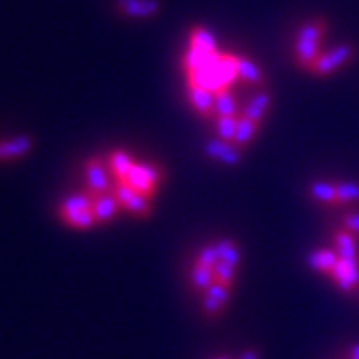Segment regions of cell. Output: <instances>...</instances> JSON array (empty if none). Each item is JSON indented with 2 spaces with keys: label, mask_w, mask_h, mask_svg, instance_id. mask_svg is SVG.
Here are the masks:
<instances>
[{
  "label": "cell",
  "mask_w": 359,
  "mask_h": 359,
  "mask_svg": "<svg viewBox=\"0 0 359 359\" xmlns=\"http://www.w3.org/2000/svg\"><path fill=\"white\" fill-rule=\"evenodd\" d=\"M122 208L118 204V200H116L114 192H108L102 194V196H98L96 200H94V205H92V214H94V218H96V224L100 226V224H108V222H112V219L118 216V212H120Z\"/></svg>",
  "instance_id": "7c38bea8"
},
{
  "label": "cell",
  "mask_w": 359,
  "mask_h": 359,
  "mask_svg": "<svg viewBox=\"0 0 359 359\" xmlns=\"http://www.w3.org/2000/svg\"><path fill=\"white\" fill-rule=\"evenodd\" d=\"M94 200H96V196H92L90 192H78L72 194V196H68V198H65V200L58 204V218L62 219L66 218V216L78 214V212L92 210Z\"/></svg>",
  "instance_id": "5bb4252c"
},
{
  "label": "cell",
  "mask_w": 359,
  "mask_h": 359,
  "mask_svg": "<svg viewBox=\"0 0 359 359\" xmlns=\"http://www.w3.org/2000/svg\"><path fill=\"white\" fill-rule=\"evenodd\" d=\"M238 359H259V351L250 347V349L242 351V353H240V358H238Z\"/></svg>",
  "instance_id": "1f68e13d"
},
{
  "label": "cell",
  "mask_w": 359,
  "mask_h": 359,
  "mask_svg": "<svg viewBox=\"0 0 359 359\" xmlns=\"http://www.w3.org/2000/svg\"><path fill=\"white\" fill-rule=\"evenodd\" d=\"M236 276H238V268H231L228 264H222V262H219L218 266L214 268V278H216V282L224 283V285H228V287H233Z\"/></svg>",
  "instance_id": "f546056e"
},
{
  "label": "cell",
  "mask_w": 359,
  "mask_h": 359,
  "mask_svg": "<svg viewBox=\"0 0 359 359\" xmlns=\"http://www.w3.org/2000/svg\"><path fill=\"white\" fill-rule=\"evenodd\" d=\"M118 13L130 18H150L162 11L160 0H116Z\"/></svg>",
  "instance_id": "9c48e42d"
},
{
  "label": "cell",
  "mask_w": 359,
  "mask_h": 359,
  "mask_svg": "<svg viewBox=\"0 0 359 359\" xmlns=\"http://www.w3.org/2000/svg\"><path fill=\"white\" fill-rule=\"evenodd\" d=\"M353 54H355L353 44L341 42L332 50L321 52L320 56L316 58V62L308 68V72L313 74V76H330V74L337 72L339 68H344L353 58Z\"/></svg>",
  "instance_id": "3957f363"
},
{
  "label": "cell",
  "mask_w": 359,
  "mask_h": 359,
  "mask_svg": "<svg viewBox=\"0 0 359 359\" xmlns=\"http://www.w3.org/2000/svg\"><path fill=\"white\" fill-rule=\"evenodd\" d=\"M309 196L318 204L335 205L337 204V188H335V182H327V180H316V182H311Z\"/></svg>",
  "instance_id": "ac0fdd59"
},
{
  "label": "cell",
  "mask_w": 359,
  "mask_h": 359,
  "mask_svg": "<svg viewBox=\"0 0 359 359\" xmlns=\"http://www.w3.org/2000/svg\"><path fill=\"white\" fill-rule=\"evenodd\" d=\"M194 264H200V266H205V268H216L219 264V250L218 242H212V244L204 245L198 256L194 259Z\"/></svg>",
  "instance_id": "f1b7e54d"
},
{
  "label": "cell",
  "mask_w": 359,
  "mask_h": 359,
  "mask_svg": "<svg viewBox=\"0 0 359 359\" xmlns=\"http://www.w3.org/2000/svg\"><path fill=\"white\" fill-rule=\"evenodd\" d=\"M219 56V52H208L202 50V48H194L190 46L186 54H184V58H182V66H184V70H186V74L190 76L194 72H198V70H202L205 66L210 65V62H214L216 58Z\"/></svg>",
  "instance_id": "9a60e30c"
},
{
  "label": "cell",
  "mask_w": 359,
  "mask_h": 359,
  "mask_svg": "<svg viewBox=\"0 0 359 359\" xmlns=\"http://www.w3.org/2000/svg\"><path fill=\"white\" fill-rule=\"evenodd\" d=\"M240 116H218L216 118V136L226 142H233L236 130H238Z\"/></svg>",
  "instance_id": "4316f807"
},
{
  "label": "cell",
  "mask_w": 359,
  "mask_h": 359,
  "mask_svg": "<svg viewBox=\"0 0 359 359\" xmlns=\"http://www.w3.org/2000/svg\"><path fill=\"white\" fill-rule=\"evenodd\" d=\"M204 152L208 158L216 160L224 166H238L244 160V150L236 146L233 142H226L222 138H210L204 144Z\"/></svg>",
  "instance_id": "8992f818"
},
{
  "label": "cell",
  "mask_w": 359,
  "mask_h": 359,
  "mask_svg": "<svg viewBox=\"0 0 359 359\" xmlns=\"http://www.w3.org/2000/svg\"><path fill=\"white\" fill-rule=\"evenodd\" d=\"M112 192H114L116 200H118V204L122 208V212H128L134 218L140 219H146L152 216V212H154L152 200L144 198L134 188H130L126 182H116Z\"/></svg>",
  "instance_id": "277c9868"
},
{
  "label": "cell",
  "mask_w": 359,
  "mask_h": 359,
  "mask_svg": "<svg viewBox=\"0 0 359 359\" xmlns=\"http://www.w3.org/2000/svg\"><path fill=\"white\" fill-rule=\"evenodd\" d=\"M190 46L208 52H216V36L208 28L194 26L192 32H190Z\"/></svg>",
  "instance_id": "cb8c5ba5"
},
{
  "label": "cell",
  "mask_w": 359,
  "mask_h": 359,
  "mask_svg": "<svg viewBox=\"0 0 359 359\" xmlns=\"http://www.w3.org/2000/svg\"><path fill=\"white\" fill-rule=\"evenodd\" d=\"M236 68H238V80H242L245 84H254V86H264L266 84L264 70L244 54H236Z\"/></svg>",
  "instance_id": "4fadbf2b"
},
{
  "label": "cell",
  "mask_w": 359,
  "mask_h": 359,
  "mask_svg": "<svg viewBox=\"0 0 359 359\" xmlns=\"http://www.w3.org/2000/svg\"><path fill=\"white\" fill-rule=\"evenodd\" d=\"M337 259H339V256L335 250H316L308 256V266L316 271H320V273L330 276L332 269L335 268V264H337Z\"/></svg>",
  "instance_id": "ffe728a7"
},
{
  "label": "cell",
  "mask_w": 359,
  "mask_h": 359,
  "mask_svg": "<svg viewBox=\"0 0 359 359\" xmlns=\"http://www.w3.org/2000/svg\"><path fill=\"white\" fill-rule=\"evenodd\" d=\"M106 162H108L110 174H112V178H114L116 182H124L126 176H128V172L132 170V166L136 164V160H134L126 150H120V148H118V150H112Z\"/></svg>",
  "instance_id": "2e32d148"
},
{
  "label": "cell",
  "mask_w": 359,
  "mask_h": 359,
  "mask_svg": "<svg viewBox=\"0 0 359 359\" xmlns=\"http://www.w3.org/2000/svg\"><path fill=\"white\" fill-rule=\"evenodd\" d=\"M334 245L339 257H358V240H355V233L346 230L344 226L334 233Z\"/></svg>",
  "instance_id": "d6986e66"
},
{
  "label": "cell",
  "mask_w": 359,
  "mask_h": 359,
  "mask_svg": "<svg viewBox=\"0 0 359 359\" xmlns=\"http://www.w3.org/2000/svg\"><path fill=\"white\" fill-rule=\"evenodd\" d=\"M327 32V20L325 18H311L308 22H304L294 46L295 65L304 70H308L309 66L316 62V58L321 54V42Z\"/></svg>",
  "instance_id": "6da1fadb"
},
{
  "label": "cell",
  "mask_w": 359,
  "mask_h": 359,
  "mask_svg": "<svg viewBox=\"0 0 359 359\" xmlns=\"http://www.w3.org/2000/svg\"><path fill=\"white\" fill-rule=\"evenodd\" d=\"M214 282H216L214 268H205V266H200V264H192V268H190V285L198 294H204L205 290Z\"/></svg>",
  "instance_id": "7402d4cb"
},
{
  "label": "cell",
  "mask_w": 359,
  "mask_h": 359,
  "mask_svg": "<svg viewBox=\"0 0 359 359\" xmlns=\"http://www.w3.org/2000/svg\"><path fill=\"white\" fill-rule=\"evenodd\" d=\"M341 226L346 228V230L353 231V233H359V214L358 212H349L344 216L341 219Z\"/></svg>",
  "instance_id": "4dcf8cb0"
},
{
  "label": "cell",
  "mask_w": 359,
  "mask_h": 359,
  "mask_svg": "<svg viewBox=\"0 0 359 359\" xmlns=\"http://www.w3.org/2000/svg\"><path fill=\"white\" fill-rule=\"evenodd\" d=\"M214 110H216V118L218 116H238V104H236V98L231 96L230 90H219V92H216Z\"/></svg>",
  "instance_id": "484cf974"
},
{
  "label": "cell",
  "mask_w": 359,
  "mask_h": 359,
  "mask_svg": "<svg viewBox=\"0 0 359 359\" xmlns=\"http://www.w3.org/2000/svg\"><path fill=\"white\" fill-rule=\"evenodd\" d=\"M164 176H166L164 168L158 166L154 162H136L124 182L130 188H134L136 192L142 194L144 198L154 200L162 182H164Z\"/></svg>",
  "instance_id": "7a4b0ae2"
},
{
  "label": "cell",
  "mask_w": 359,
  "mask_h": 359,
  "mask_svg": "<svg viewBox=\"0 0 359 359\" xmlns=\"http://www.w3.org/2000/svg\"><path fill=\"white\" fill-rule=\"evenodd\" d=\"M218 250H219V262L222 264H228L231 268H240V262H242V252L238 244L226 238V240H219L218 242Z\"/></svg>",
  "instance_id": "603a6c76"
},
{
  "label": "cell",
  "mask_w": 359,
  "mask_h": 359,
  "mask_svg": "<svg viewBox=\"0 0 359 359\" xmlns=\"http://www.w3.org/2000/svg\"><path fill=\"white\" fill-rule=\"evenodd\" d=\"M84 176H86V192L96 198L114 190L116 180L110 174L108 162H104L102 158H88L84 164Z\"/></svg>",
  "instance_id": "5b68a950"
},
{
  "label": "cell",
  "mask_w": 359,
  "mask_h": 359,
  "mask_svg": "<svg viewBox=\"0 0 359 359\" xmlns=\"http://www.w3.org/2000/svg\"><path fill=\"white\" fill-rule=\"evenodd\" d=\"M62 224L68 226V228H72V230H90V228L98 226L94 214H92V210L78 212V214H72V216H66V218H62Z\"/></svg>",
  "instance_id": "83f0119b"
},
{
  "label": "cell",
  "mask_w": 359,
  "mask_h": 359,
  "mask_svg": "<svg viewBox=\"0 0 359 359\" xmlns=\"http://www.w3.org/2000/svg\"><path fill=\"white\" fill-rule=\"evenodd\" d=\"M269 106H271V92L269 90H259L256 96L245 104L244 110H242V116L262 124V120L268 114Z\"/></svg>",
  "instance_id": "e0dca14e"
},
{
  "label": "cell",
  "mask_w": 359,
  "mask_h": 359,
  "mask_svg": "<svg viewBox=\"0 0 359 359\" xmlns=\"http://www.w3.org/2000/svg\"><path fill=\"white\" fill-rule=\"evenodd\" d=\"M188 100L202 118H214L216 116V110H214L216 94L212 90H205L202 86H196V84L188 82Z\"/></svg>",
  "instance_id": "30bf717a"
},
{
  "label": "cell",
  "mask_w": 359,
  "mask_h": 359,
  "mask_svg": "<svg viewBox=\"0 0 359 359\" xmlns=\"http://www.w3.org/2000/svg\"><path fill=\"white\" fill-rule=\"evenodd\" d=\"M257 132H259V122H254V120H250V118H245V116L240 114L233 144L240 146L242 150H245V148L254 142V138L257 136Z\"/></svg>",
  "instance_id": "44dd1931"
},
{
  "label": "cell",
  "mask_w": 359,
  "mask_h": 359,
  "mask_svg": "<svg viewBox=\"0 0 359 359\" xmlns=\"http://www.w3.org/2000/svg\"><path fill=\"white\" fill-rule=\"evenodd\" d=\"M349 359H359V341L358 344H353L351 349H349Z\"/></svg>",
  "instance_id": "d6a6232c"
},
{
  "label": "cell",
  "mask_w": 359,
  "mask_h": 359,
  "mask_svg": "<svg viewBox=\"0 0 359 359\" xmlns=\"http://www.w3.org/2000/svg\"><path fill=\"white\" fill-rule=\"evenodd\" d=\"M330 278L346 294H351L359 285V259L358 257H339Z\"/></svg>",
  "instance_id": "52a82bcc"
},
{
  "label": "cell",
  "mask_w": 359,
  "mask_h": 359,
  "mask_svg": "<svg viewBox=\"0 0 359 359\" xmlns=\"http://www.w3.org/2000/svg\"><path fill=\"white\" fill-rule=\"evenodd\" d=\"M214 359H233L231 355H218V358H214Z\"/></svg>",
  "instance_id": "836d02e7"
},
{
  "label": "cell",
  "mask_w": 359,
  "mask_h": 359,
  "mask_svg": "<svg viewBox=\"0 0 359 359\" xmlns=\"http://www.w3.org/2000/svg\"><path fill=\"white\" fill-rule=\"evenodd\" d=\"M32 148H34V140L30 136H26V134L14 136V138H8V140H0V162L22 158Z\"/></svg>",
  "instance_id": "8fae6325"
},
{
  "label": "cell",
  "mask_w": 359,
  "mask_h": 359,
  "mask_svg": "<svg viewBox=\"0 0 359 359\" xmlns=\"http://www.w3.org/2000/svg\"><path fill=\"white\" fill-rule=\"evenodd\" d=\"M335 188H337V204L359 202V182H353V180L335 182Z\"/></svg>",
  "instance_id": "d4e9b609"
},
{
  "label": "cell",
  "mask_w": 359,
  "mask_h": 359,
  "mask_svg": "<svg viewBox=\"0 0 359 359\" xmlns=\"http://www.w3.org/2000/svg\"><path fill=\"white\" fill-rule=\"evenodd\" d=\"M231 295V287L224 285V283L214 282L204 294H202V311L208 320H214L224 313V309L228 306Z\"/></svg>",
  "instance_id": "ba28073f"
}]
</instances>
